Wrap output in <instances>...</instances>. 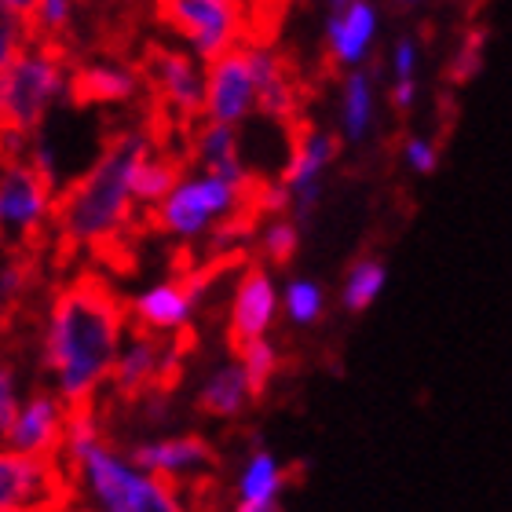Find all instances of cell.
Segmentation results:
<instances>
[{"label": "cell", "instance_id": "cell-7", "mask_svg": "<svg viewBox=\"0 0 512 512\" xmlns=\"http://www.w3.org/2000/svg\"><path fill=\"white\" fill-rule=\"evenodd\" d=\"M139 70H143V81L154 92L161 118H172L176 125L191 132V121L205 114V77L198 74V66L187 55L172 52V48L150 44Z\"/></svg>", "mask_w": 512, "mask_h": 512}, {"label": "cell", "instance_id": "cell-37", "mask_svg": "<svg viewBox=\"0 0 512 512\" xmlns=\"http://www.w3.org/2000/svg\"><path fill=\"white\" fill-rule=\"evenodd\" d=\"M304 4H322V0H304ZM348 4H352V0H326V8L330 11H344Z\"/></svg>", "mask_w": 512, "mask_h": 512}, {"label": "cell", "instance_id": "cell-34", "mask_svg": "<svg viewBox=\"0 0 512 512\" xmlns=\"http://www.w3.org/2000/svg\"><path fill=\"white\" fill-rule=\"evenodd\" d=\"M26 282H30V264H26V260H15V264L4 267V300H8V304L19 300Z\"/></svg>", "mask_w": 512, "mask_h": 512}, {"label": "cell", "instance_id": "cell-38", "mask_svg": "<svg viewBox=\"0 0 512 512\" xmlns=\"http://www.w3.org/2000/svg\"><path fill=\"white\" fill-rule=\"evenodd\" d=\"M399 4H414V0H399Z\"/></svg>", "mask_w": 512, "mask_h": 512}, {"label": "cell", "instance_id": "cell-27", "mask_svg": "<svg viewBox=\"0 0 512 512\" xmlns=\"http://www.w3.org/2000/svg\"><path fill=\"white\" fill-rule=\"evenodd\" d=\"M286 311H289V319L300 322V326H311V322H319L322 315V289L315 286V282H289L286 286Z\"/></svg>", "mask_w": 512, "mask_h": 512}, {"label": "cell", "instance_id": "cell-31", "mask_svg": "<svg viewBox=\"0 0 512 512\" xmlns=\"http://www.w3.org/2000/svg\"><path fill=\"white\" fill-rule=\"evenodd\" d=\"M403 154H406V161H410V169H414V172H421V176H432V172H436V165H439V154H436V147H432V143H428V139H421V136L406 139Z\"/></svg>", "mask_w": 512, "mask_h": 512}, {"label": "cell", "instance_id": "cell-18", "mask_svg": "<svg viewBox=\"0 0 512 512\" xmlns=\"http://www.w3.org/2000/svg\"><path fill=\"white\" fill-rule=\"evenodd\" d=\"M191 154H194V161L202 165V172H216V176H224V180L238 183V187H249V183H253L249 169L242 165V158H238L235 125L205 121V125L198 128V136H194Z\"/></svg>", "mask_w": 512, "mask_h": 512}, {"label": "cell", "instance_id": "cell-32", "mask_svg": "<svg viewBox=\"0 0 512 512\" xmlns=\"http://www.w3.org/2000/svg\"><path fill=\"white\" fill-rule=\"evenodd\" d=\"M19 399H15V377H11V366H4V374H0V432H8L15 425V417H19Z\"/></svg>", "mask_w": 512, "mask_h": 512}, {"label": "cell", "instance_id": "cell-35", "mask_svg": "<svg viewBox=\"0 0 512 512\" xmlns=\"http://www.w3.org/2000/svg\"><path fill=\"white\" fill-rule=\"evenodd\" d=\"M414 96H417V81H414V77H403V81H395L392 92H388V99H392L395 110H410V107H414Z\"/></svg>", "mask_w": 512, "mask_h": 512}, {"label": "cell", "instance_id": "cell-5", "mask_svg": "<svg viewBox=\"0 0 512 512\" xmlns=\"http://www.w3.org/2000/svg\"><path fill=\"white\" fill-rule=\"evenodd\" d=\"M249 187L216 176V172H198L187 176L161 198L154 209V227L176 238H198L213 224H224L227 216L246 205Z\"/></svg>", "mask_w": 512, "mask_h": 512}, {"label": "cell", "instance_id": "cell-23", "mask_svg": "<svg viewBox=\"0 0 512 512\" xmlns=\"http://www.w3.org/2000/svg\"><path fill=\"white\" fill-rule=\"evenodd\" d=\"M374 121V81L366 70H352L344 77V96H341V125L348 143H363Z\"/></svg>", "mask_w": 512, "mask_h": 512}, {"label": "cell", "instance_id": "cell-20", "mask_svg": "<svg viewBox=\"0 0 512 512\" xmlns=\"http://www.w3.org/2000/svg\"><path fill=\"white\" fill-rule=\"evenodd\" d=\"M194 304L187 286H183L180 278L176 282H165V286H154L147 289L143 297L132 304L136 311V319L150 330H161V333H180L191 326V315H194Z\"/></svg>", "mask_w": 512, "mask_h": 512}, {"label": "cell", "instance_id": "cell-36", "mask_svg": "<svg viewBox=\"0 0 512 512\" xmlns=\"http://www.w3.org/2000/svg\"><path fill=\"white\" fill-rule=\"evenodd\" d=\"M0 4H4V11H11V15H19V19L30 22V30H33V19H37L41 0H0Z\"/></svg>", "mask_w": 512, "mask_h": 512}, {"label": "cell", "instance_id": "cell-10", "mask_svg": "<svg viewBox=\"0 0 512 512\" xmlns=\"http://www.w3.org/2000/svg\"><path fill=\"white\" fill-rule=\"evenodd\" d=\"M256 110V77L249 66L246 44L231 48L220 55L216 63H209L205 74V121H224V125H238Z\"/></svg>", "mask_w": 512, "mask_h": 512}, {"label": "cell", "instance_id": "cell-21", "mask_svg": "<svg viewBox=\"0 0 512 512\" xmlns=\"http://www.w3.org/2000/svg\"><path fill=\"white\" fill-rule=\"evenodd\" d=\"M286 487V472L267 450H256L249 465L238 476V509L242 512H267L275 509L278 494Z\"/></svg>", "mask_w": 512, "mask_h": 512}, {"label": "cell", "instance_id": "cell-26", "mask_svg": "<svg viewBox=\"0 0 512 512\" xmlns=\"http://www.w3.org/2000/svg\"><path fill=\"white\" fill-rule=\"evenodd\" d=\"M235 359H242V366H246V374H249V388H253V399H260L278 370L275 348H271L264 337H253V341H246L238 348Z\"/></svg>", "mask_w": 512, "mask_h": 512}, {"label": "cell", "instance_id": "cell-9", "mask_svg": "<svg viewBox=\"0 0 512 512\" xmlns=\"http://www.w3.org/2000/svg\"><path fill=\"white\" fill-rule=\"evenodd\" d=\"M66 498L63 476L55 469V454H19L8 450L0 458V509H52Z\"/></svg>", "mask_w": 512, "mask_h": 512}, {"label": "cell", "instance_id": "cell-16", "mask_svg": "<svg viewBox=\"0 0 512 512\" xmlns=\"http://www.w3.org/2000/svg\"><path fill=\"white\" fill-rule=\"evenodd\" d=\"M286 128L293 132V147H289V165H286V172H282V180L289 183V191L297 198L300 191L322 183V172L337 158L341 139L330 136V132L311 128L308 121H293V125H286Z\"/></svg>", "mask_w": 512, "mask_h": 512}, {"label": "cell", "instance_id": "cell-13", "mask_svg": "<svg viewBox=\"0 0 512 512\" xmlns=\"http://www.w3.org/2000/svg\"><path fill=\"white\" fill-rule=\"evenodd\" d=\"M165 355H169V348L161 341V330H150V326L139 322V330L121 348L118 366H114V388H118V395L139 399L143 392H158Z\"/></svg>", "mask_w": 512, "mask_h": 512}, {"label": "cell", "instance_id": "cell-6", "mask_svg": "<svg viewBox=\"0 0 512 512\" xmlns=\"http://www.w3.org/2000/svg\"><path fill=\"white\" fill-rule=\"evenodd\" d=\"M158 19L187 37L202 63H216L246 37L242 0H158Z\"/></svg>", "mask_w": 512, "mask_h": 512}, {"label": "cell", "instance_id": "cell-17", "mask_svg": "<svg viewBox=\"0 0 512 512\" xmlns=\"http://www.w3.org/2000/svg\"><path fill=\"white\" fill-rule=\"evenodd\" d=\"M377 37V11L370 0H352L344 11H330L326 19V41L337 63L359 66L370 55V44Z\"/></svg>", "mask_w": 512, "mask_h": 512}, {"label": "cell", "instance_id": "cell-14", "mask_svg": "<svg viewBox=\"0 0 512 512\" xmlns=\"http://www.w3.org/2000/svg\"><path fill=\"white\" fill-rule=\"evenodd\" d=\"M275 286H271V275L264 267H249L242 282L235 289V304H231V330H227V341L231 348H242L253 337H264L271 319H275Z\"/></svg>", "mask_w": 512, "mask_h": 512}, {"label": "cell", "instance_id": "cell-24", "mask_svg": "<svg viewBox=\"0 0 512 512\" xmlns=\"http://www.w3.org/2000/svg\"><path fill=\"white\" fill-rule=\"evenodd\" d=\"M180 183V161L176 158H143L136 169V198L139 205H158L165 194Z\"/></svg>", "mask_w": 512, "mask_h": 512}, {"label": "cell", "instance_id": "cell-15", "mask_svg": "<svg viewBox=\"0 0 512 512\" xmlns=\"http://www.w3.org/2000/svg\"><path fill=\"white\" fill-rule=\"evenodd\" d=\"M66 436V414L59 399L52 395H33L30 403H22L15 425L4 432L8 450L19 454H55Z\"/></svg>", "mask_w": 512, "mask_h": 512}, {"label": "cell", "instance_id": "cell-2", "mask_svg": "<svg viewBox=\"0 0 512 512\" xmlns=\"http://www.w3.org/2000/svg\"><path fill=\"white\" fill-rule=\"evenodd\" d=\"M150 154V136L121 132L103 147L99 161L70 183L52 209V224L59 231V246H107L121 235L136 213V169Z\"/></svg>", "mask_w": 512, "mask_h": 512}, {"label": "cell", "instance_id": "cell-30", "mask_svg": "<svg viewBox=\"0 0 512 512\" xmlns=\"http://www.w3.org/2000/svg\"><path fill=\"white\" fill-rule=\"evenodd\" d=\"M66 26H70V0H41L37 19H33V33H44L41 41L52 44L55 37H63Z\"/></svg>", "mask_w": 512, "mask_h": 512}, {"label": "cell", "instance_id": "cell-29", "mask_svg": "<svg viewBox=\"0 0 512 512\" xmlns=\"http://www.w3.org/2000/svg\"><path fill=\"white\" fill-rule=\"evenodd\" d=\"M300 246V231L297 224H289V220H275V224L264 231V249H267V260L275 267H286L293 256H297Z\"/></svg>", "mask_w": 512, "mask_h": 512}, {"label": "cell", "instance_id": "cell-33", "mask_svg": "<svg viewBox=\"0 0 512 512\" xmlns=\"http://www.w3.org/2000/svg\"><path fill=\"white\" fill-rule=\"evenodd\" d=\"M392 70H395V81L417 74V44L410 41V37H403V41L392 48Z\"/></svg>", "mask_w": 512, "mask_h": 512}, {"label": "cell", "instance_id": "cell-25", "mask_svg": "<svg viewBox=\"0 0 512 512\" xmlns=\"http://www.w3.org/2000/svg\"><path fill=\"white\" fill-rule=\"evenodd\" d=\"M384 264L381 260H359V264L348 271L341 289V300L348 311H366L377 300V293L384 289Z\"/></svg>", "mask_w": 512, "mask_h": 512}, {"label": "cell", "instance_id": "cell-8", "mask_svg": "<svg viewBox=\"0 0 512 512\" xmlns=\"http://www.w3.org/2000/svg\"><path fill=\"white\" fill-rule=\"evenodd\" d=\"M52 180L33 161L8 158L4 180H0V220L19 242H33L41 227L52 220Z\"/></svg>", "mask_w": 512, "mask_h": 512}, {"label": "cell", "instance_id": "cell-12", "mask_svg": "<svg viewBox=\"0 0 512 512\" xmlns=\"http://www.w3.org/2000/svg\"><path fill=\"white\" fill-rule=\"evenodd\" d=\"M132 461L150 476H165V480H191L202 472H213L220 465L216 450L202 436H180V439H161V443H139L132 450Z\"/></svg>", "mask_w": 512, "mask_h": 512}, {"label": "cell", "instance_id": "cell-3", "mask_svg": "<svg viewBox=\"0 0 512 512\" xmlns=\"http://www.w3.org/2000/svg\"><path fill=\"white\" fill-rule=\"evenodd\" d=\"M66 96L63 59L41 44L37 52L26 48L15 59L0 63V118L4 132H19L30 139L41 128L44 114L52 110L55 99Z\"/></svg>", "mask_w": 512, "mask_h": 512}, {"label": "cell", "instance_id": "cell-22", "mask_svg": "<svg viewBox=\"0 0 512 512\" xmlns=\"http://www.w3.org/2000/svg\"><path fill=\"white\" fill-rule=\"evenodd\" d=\"M249 399H253V388H249L246 366L238 359V363L220 366V370L205 381L202 395H198V406H202L209 417H238L246 410Z\"/></svg>", "mask_w": 512, "mask_h": 512}, {"label": "cell", "instance_id": "cell-4", "mask_svg": "<svg viewBox=\"0 0 512 512\" xmlns=\"http://www.w3.org/2000/svg\"><path fill=\"white\" fill-rule=\"evenodd\" d=\"M74 469L81 472V480L88 483V491H92V498L99 502V509H107V512L183 509L172 480H165V476L154 480L150 472L139 469L136 461H125V458H118V454H110L103 443L85 450Z\"/></svg>", "mask_w": 512, "mask_h": 512}, {"label": "cell", "instance_id": "cell-11", "mask_svg": "<svg viewBox=\"0 0 512 512\" xmlns=\"http://www.w3.org/2000/svg\"><path fill=\"white\" fill-rule=\"evenodd\" d=\"M246 55L256 77V110L271 121L293 125L300 110V96H304L293 66L282 63L267 44H246Z\"/></svg>", "mask_w": 512, "mask_h": 512}, {"label": "cell", "instance_id": "cell-28", "mask_svg": "<svg viewBox=\"0 0 512 512\" xmlns=\"http://www.w3.org/2000/svg\"><path fill=\"white\" fill-rule=\"evenodd\" d=\"M483 44H487V33H483V30H472V33H465V37H461V48L454 52V59H450V70H447V77L454 81V85H465V81H472V77L480 74Z\"/></svg>", "mask_w": 512, "mask_h": 512}, {"label": "cell", "instance_id": "cell-19", "mask_svg": "<svg viewBox=\"0 0 512 512\" xmlns=\"http://www.w3.org/2000/svg\"><path fill=\"white\" fill-rule=\"evenodd\" d=\"M139 70L125 63H88L70 81L77 103H128L139 92Z\"/></svg>", "mask_w": 512, "mask_h": 512}, {"label": "cell", "instance_id": "cell-1", "mask_svg": "<svg viewBox=\"0 0 512 512\" xmlns=\"http://www.w3.org/2000/svg\"><path fill=\"white\" fill-rule=\"evenodd\" d=\"M125 308L96 275H81L55 297L44 330V366L55 374V388L70 410L92 406L96 388L114 377L121 355Z\"/></svg>", "mask_w": 512, "mask_h": 512}]
</instances>
